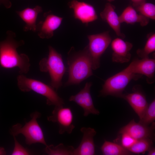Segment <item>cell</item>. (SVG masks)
<instances>
[{
    "instance_id": "obj_21",
    "label": "cell",
    "mask_w": 155,
    "mask_h": 155,
    "mask_svg": "<svg viewBox=\"0 0 155 155\" xmlns=\"http://www.w3.org/2000/svg\"><path fill=\"white\" fill-rule=\"evenodd\" d=\"M74 149L72 146H66L61 143L55 146L53 145H47L44 151L49 155H74Z\"/></svg>"
},
{
    "instance_id": "obj_30",
    "label": "cell",
    "mask_w": 155,
    "mask_h": 155,
    "mask_svg": "<svg viewBox=\"0 0 155 155\" xmlns=\"http://www.w3.org/2000/svg\"><path fill=\"white\" fill-rule=\"evenodd\" d=\"M148 155H155V149L153 147L150 148L148 151Z\"/></svg>"
},
{
    "instance_id": "obj_2",
    "label": "cell",
    "mask_w": 155,
    "mask_h": 155,
    "mask_svg": "<svg viewBox=\"0 0 155 155\" xmlns=\"http://www.w3.org/2000/svg\"><path fill=\"white\" fill-rule=\"evenodd\" d=\"M69 54V76L65 84L66 86L79 84L93 75L92 60L88 46L78 52H74L71 49Z\"/></svg>"
},
{
    "instance_id": "obj_6",
    "label": "cell",
    "mask_w": 155,
    "mask_h": 155,
    "mask_svg": "<svg viewBox=\"0 0 155 155\" xmlns=\"http://www.w3.org/2000/svg\"><path fill=\"white\" fill-rule=\"evenodd\" d=\"M142 76L133 73L127 67L106 80L100 91V95L104 96L111 95L120 97L131 80H137Z\"/></svg>"
},
{
    "instance_id": "obj_5",
    "label": "cell",
    "mask_w": 155,
    "mask_h": 155,
    "mask_svg": "<svg viewBox=\"0 0 155 155\" xmlns=\"http://www.w3.org/2000/svg\"><path fill=\"white\" fill-rule=\"evenodd\" d=\"M41 115L40 113L37 111L32 113L30 115L31 119L24 126L18 123L12 126L10 129L11 134L13 136H16L20 134H22L28 145L40 143L46 146L47 145L43 133L37 120Z\"/></svg>"
},
{
    "instance_id": "obj_24",
    "label": "cell",
    "mask_w": 155,
    "mask_h": 155,
    "mask_svg": "<svg viewBox=\"0 0 155 155\" xmlns=\"http://www.w3.org/2000/svg\"><path fill=\"white\" fill-rule=\"evenodd\" d=\"M135 7L139 13L149 19H155V5L154 4L145 1Z\"/></svg>"
},
{
    "instance_id": "obj_22",
    "label": "cell",
    "mask_w": 155,
    "mask_h": 155,
    "mask_svg": "<svg viewBox=\"0 0 155 155\" xmlns=\"http://www.w3.org/2000/svg\"><path fill=\"white\" fill-rule=\"evenodd\" d=\"M152 139L144 138L137 140L136 142L127 150L132 153H144L152 147Z\"/></svg>"
},
{
    "instance_id": "obj_7",
    "label": "cell",
    "mask_w": 155,
    "mask_h": 155,
    "mask_svg": "<svg viewBox=\"0 0 155 155\" xmlns=\"http://www.w3.org/2000/svg\"><path fill=\"white\" fill-rule=\"evenodd\" d=\"M88 45L92 63V69L96 70L100 66V58L111 42V38L108 31L88 36Z\"/></svg>"
},
{
    "instance_id": "obj_16",
    "label": "cell",
    "mask_w": 155,
    "mask_h": 155,
    "mask_svg": "<svg viewBox=\"0 0 155 155\" xmlns=\"http://www.w3.org/2000/svg\"><path fill=\"white\" fill-rule=\"evenodd\" d=\"M126 100L141 119L143 116L148 104L145 96L140 90L134 89L132 93L123 94L121 96Z\"/></svg>"
},
{
    "instance_id": "obj_15",
    "label": "cell",
    "mask_w": 155,
    "mask_h": 155,
    "mask_svg": "<svg viewBox=\"0 0 155 155\" xmlns=\"http://www.w3.org/2000/svg\"><path fill=\"white\" fill-rule=\"evenodd\" d=\"M83 137L78 146L75 149L74 155H93L95 154L94 137L96 133L95 130L90 127H83L80 129Z\"/></svg>"
},
{
    "instance_id": "obj_26",
    "label": "cell",
    "mask_w": 155,
    "mask_h": 155,
    "mask_svg": "<svg viewBox=\"0 0 155 155\" xmlns=\"http://www.w3.org/2000/svg\"><path fill=\"white\" fill-rule=\"evenodd\" d=\"M14 146L11 153L12 155H28L30 154V152L23 147L18 141L16 136H13Z\"/></svg>"
},
{
    "instance_id": "obj_8",
    "label": "cell",
    "mask_w": 155,
    "mask_h": 155,
    "mask_svg": "<svg viewBox=\"0 0 155 155\" xmlns=\"http://www.w3.org/2000/svg\"><path fill=\"white\" fill-rule=\"evenodd\" d=\"M50 122L57 123L59 126V133L71 134L75 127L73 124V116L71 108L63 106H55L52 115L47 117Z\"/></svg>"
},
{
    "instance_id": "obj_25",
    "label": "cell",
    "mask_w": 155,
    "mask_h": 155,
    "mask_svg": "<svg viewBox=\"0 0 155 155\" xmlns=\"http://www.w3.org/2000/svg\"><path fill=\"white\" fill-rule=\"evenodd\" d=\"M155 120V100L154 99L148 107L142 118L139 123L144 125L149 126Z\"/></svg>"
},
{
    "instance_id": "obj_32",
    "label": "cell",
    "mask_w": 155,
    "mask_h": 155,
    "mask_svg": "<svg viewBox=\"0 0 155 155\" xmlns=\"http://www.w3.org/2000/svg\"><path fill=\"white\" fill-rule=\"evenodd\" d=\"M109 2H111L114 1V0H107Z\"/></svg>"
},
{
    "instance_id": "obj_19",
    "label": "cell",
    "mask_w": 155,
    "mask_h": 155,
    "mask_svg": "<svg viewBox=\"0 0 155 155\" xmlns=\"http://www.w3.org/2000/svg\"><path fill=\"white\" fill-rule=\"evenodd\" d=\"M119 18L121 23L125 22L133 24L138 23L142 26H145L149 23V19L140 13L131 6L126 7Z\"/></svg>"
},
{
    "instance_id": "obj_18",
    "label": "cell",
    "mask_w": 155,
    "mask_h": 155,
    "mask_svg": "<svg viewBox=\"0 0 155 155\" xmlns=\"http://www.w3.org/2000/svg\"><path fill=\"white\" fill-rule=\"evenodd\" d=\"M42 11L41 7L37 5L34 8L27 7L16 11L18 15L25 23L23 28L24 31H36L37 18L38 14Z\"/></svg>"
},
{
    "instance_id": "obj_28",
    "label": "cell",
    "mask_w": 155,
    "mask_h": 155,
    "mask_svg": "<svg viewBox=\"0 0 155 155\" xmlns=\"http://www.w3.org/2000/svg\"><path fill=\"white\" fill-rule=\"evenodd\" d=\"M3 5L7 9L11 7V3L10 0H0V5Z\"/></svg>"
},
{
    "instance_id": "obj_31",
    "label": "cell",
    "mask_w": 155,
    "mask_h": 155,
    "mask_svg": "<svg viewBox=\"0 0 155 155\" xmlns=\"http://www.w3.org/2000/svg\"><path fill=\"white\" fill-rule=\"evenodd\" d=\"M6 154L5 149L3 147H0V155H4Z\"/></svg>"
},
{
    "instance_id": "obj_10",
    "label": "cell",
    "mask_w": 155,
    "mask_h": 155,
    "mask_svg": "<svg viewBox=\"0 0 155 155\" xmlns=\"http://www.w3.org/2000/svg\"><path fill=\"white\" fill-rule=\"evenodd\" d=\"M44 19L37 24L38 35L42 39H49L53 37L54 31L60 26L63 18L52 13L50 11L44 14Z\"/></svg>"
},
{
    "instance_id": "obj_23",
    "label": "cell",
    "mask_w": 155,
    "mask_h": 155,
    "mask_svg": "<svg viewBox=\"0 0 155 155\" xmlns=\"http://www.w3.org/2000/svg\"><path fill=\"white\" fill-rule=\"evenodd\" d=\"M155 50V34L153 33L148 38L144 47L138 49L137 55L141 59L148 57L149 55Z\"/></svg>"
},
{
    "instance_id": "obj_13",
    "label": "cell",
    "mask_w": 155,
    "mask_h": 155,
    "mask_svg": "<svg viewBox=\"0 0 155 155\" xmlns=\"http://www.w3.org/2000/svg\"><path fill=\"white\" fill-rule=\"evenodd\" d=\"M154 122L152 123L151 126H146L139 122L137 123L133 119L120 129L119 133L127 134L137 140L144 138L152 139L154 136Z\"/></svg>"
},
{
    "instance_id": "obj_12",
    "label": "cell",
    "mask_w": 155,
    "mask_h": 155,
    "mask_svg": "<svg viewBox=\"0 0 155 155\" xmlns=\"http://www.w3.org/2000/svg\"><path fill=\"white\" fill-rule=\"evenodd\" d=\"M133 73L146 77L147 82L151 84L154 81L155 60L149 57L135 59L127 66Z\"/></svg>"
},
{
    "instance_id": "obj_14",
    "label": "cell",
    "mask_w": 155,
    "mask_h": 155,
    "mask_svg": "<svg viewBox=\"0 0 155 155\" xmlns=\"http://www.w3.org/2000/svg\"><path fill=\"white\" fill-rule=\"evenodd\" d=\"M111 45L113 62L123 63L129 61L131 57L130 51L133 47L131 43L118 38L112 41Z\"/></svg>"
},
{
    "instance_id": "obj_11",
    "label": "cell",
    "mask_w": 155,
    "mask_h": 155,
    "mask_svg": "<svg viewBox=\"0 0 155 155\" xmlns=\"http://www.w3.org/2000/svg\"><path fill=\"white\" fill-rule=\"evenodd\" d=\"M69 7L73 11L74 17L82 23L87 24L98 19L94 7L90 4L77 0H72L68 3Z\"/></svg>"
},
{
    "instance_id": "obj_3",
    "label": "cell",
    "mask_w": 155,
    "mask_h": 155,
    "mask_svg": "<svg viewBox=\"0 0 155 155\" xmlns=\"http://www.w3.org/2000/svg\"><path fill=\"white\" fill-rule=\"evenodd\" d=\"M17 84L19 89L26 92L33 91L45 96L46 104L55 106H63V100L61 98L51 86L36 80L28 78L21 74L17 78Z\"/></svg>"
},
{
    "instance_id": "obj_17",
    "label": "cell",
    "mask_w": 155,
    "mask_h": 155,
    "mask_svg": "<svg viewBox=\"0 0 155 155\" xmlns=\"http://www.w3.org/2000/svg\"><path fill=\"white\" fill-rule=\"evenodd\" d=\"M101 18L106 22L113 30L117 35L124 38L125 36L121 31V23L119 16L115 11V7L109 3H107L105 7L100 14Z\"/></svg>"
},
{
    "instance_id": "obj_27",
    "label": "cell",
    "mask_w": 155,
    "mask_h": 155,
    "mask_svg": "<svg viewBox=\"0 0 155 155\" xmlns=\"http://www.w3.org/2000/svg\"><path fill=\"white\" fill-rule=\"evenodd\" d=\"M121 134V145L127 149L132 146L137 141L127 134L123 133Z\"/></svg>"
},
{
    "instance_id": "obj_9",
    "label": "cell",
    "mask_w": 155,
    "mask_h": 155,
    "mask_svg": "<svg viewBox=\"0 0 155 155\" xmlns=\"http://www.w3.org/2000/svg\"><path fill=\"white\" fill-rule=\"evenodd\" d=\"M92 85L91 82H87L82 90L74 95L71 96L69 100L73 101L81 106L83 109L84 115L87 116L90 114L98 115L99 111L95 107L90 92Z\"/></svg>"
},
{
    "instance_id": "obj_20",
    "label": "cell",
    "mask_w": 155,
    "mask_h": 155,
    "mask_svg": "<svg viewBox=\"0 0 155 155\" xmlns=\"http://www.w3.org/2000/svg\"><path fill=\"white\" fill-rule=\"evenodd\" d=\"M101 150L104 155H129L133 153L122 145L105 140Z\"/></svg>"
},
{
    "instance_id": "obj_4",
    "label": "cell",
    "mask_w": 155,
    "mask_h": 155,
    "mask_svg": "<svg viewBox=\"0 0 155 155\" xmlns=\"http://www.w3.org/2000/svg\"><path fill=\"white\" fill-rule=\"evenodd\" d=\"M48 57L42 59L39 63L40 71L48 72L51 79V85L56 90L62 85V80L66 71L61 55L53 47L49 46Z\"/></svg>"
},
{
    "instance_id": "obj_29",
    "label": "cell",
    "mask_w": 155,
    "mask_h": 155,
    "mask_svg": "<svg viewBox=\"0 0 155 155\" xmlns=\"http://www.w3.org/2000/svg\"><path fill=\"white\" fill-rule=\"evenodd\" d=\"M133 3V5L135 7L141 3L146 1L145 0H131Z\"/></svg>"
},
{
    "instance_id": "obj_1",
    "label": "cell",
    "mask_w": 155,
    "mask_h": 155,
    "mask_svg": "<svg viewBox=\"0 0 155 155\" xmlns=\"http://www.w3.org/2000/svg\"><path fill=\"white\" fill-rule=\"evenodd\" d=\"M6 35L5 39L0 42V65L7 69L18 67L20 74L27 73L30 66L29 57L25 54H19L17 51L24 44V41L16 40V34L11 31H8Z\"/></svg>"
}]
</instances>
